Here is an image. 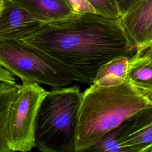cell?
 <instances>
[{"mask_svg": "<svg viewBox=\"0 0 152 152\" xmlns=\"http://www.w3.org/2000/svg\"><path fill=\"white\" fill-rule=\"evenodd\" d=\"M18 39L56 61L74 81L90 86L104 64L116 58H130L136 51L120 18L94 12H74L43 23Z\"/></svg>", "mask_w": 152, "mask_h": 152, "instance_id": "obj_1", "label": "cell"}, {"mask_svg": "<svg viewBox=\"0 0 152 152\" xmlns=\"http://www.w3.org/2000/svg\"><path fill=\"white\" fill-rule=\"evenodd\" d=\"M152 102L124 83L92 84L82 92L75 128V152H83L109 131Z\"/></svg>", "mask_w": 152, "mask_h": 152, "instance_id": "obj_2", "label": "cell"}, {"mask_svg": "<svg viewBox=\"0 0 152 152\" xmlns=\"http://www.w3.org/2000/svg\"><path fill=\"white\" fill-rule=\"evenodd\" d=\"M81 96L77 86L48 91L36 118L34 148L42 152H75V128Z\"/></svg>", "mask_w": 152, "mask_h": 152, "instance_id": "obj_3", "label": "cell"}, {"mask_svg": "<svg viewBox=\"0 0 152 152\" xmlns=\"http://www.w3.org/2000/svg\"><path fill=\"white\" fill-rule=\"evenodd\" d=\"M0 66L22 82L58 88L74 81L71 75L51 57L15 37L0 41Z\"/></svg>", "mask_w": 152, "mask_h": 152, "instance_id": "obj_4", "label": "cell"}, {"mask_svg": "<svg viewBox=\"0 0 152 152\" xmlns=\"http://www.w3.org/2000/svg\"><path fill=\"white\" fill-rule=\"evenodd\" d=\"M47 92L35 83L23 81L19 84L7 119V140L11 152H27L34 148L36 118Z\"/></svg>", "mask_w": 152, "mask_h": 152, "instance_id": "obj_5", "label": "cell"}, {"mask_svg": "<svg viewBox=\"0 0 152 152\" xmlns=\"http://www.w3.org/2000/svg\"><path fill=\"white\" fill-rule=\"evenodd\" d=\"M125 152H152V103L121 124Z\"/></svg>", "mask_w": 152, "mask_h": 152, "instance_id": "obj_6", "label": "cell"}, {"mask_svg": "<svg viewBox=\"0 0 152 152\" xmlns=\"http://www.w3.org/2000/svg\"><path fill=\"white\" fill-rule=\"evenodd\" d=\"M120 21L131 46L152 48V0L139 2Z\"/></svg>", "mask_w": 152, "mask_h": 152, "instance_id": "obj_7", "label": "cell"}, {"mask_svg": "<svg viewBox=\"0 0 152 152\" xmlns=\"http://www.w3.org/2000/svg\"><path fill=\"white\" fill-rule=\"evenodd\" d=\"M43 23L14 0H5L0 13V41L20 39Z\"/></svg>", "mask_w": 152, "mask_h": 152, "instance_id": "obj_8", "label": "cell"}, {"mask_svg": "<svg viewBox=\"0 0 152 152\" xmlns=\"http://www.w3.org/2000/svg\"><path fill=\"white\" fill-rule=\"evenodd\" d=\"M125 81L152 102V48L136 49L129 58Z\"/></svg>", "mask_w": 152, "mask_h": 152, "instance_id": "obj_9", "label": "cell"}, {"mask_svg": "<svg viewBox=\"0 0 152 152\" xmlns=\"http://www.w3.org/2000/svg\"><path fill=\"white\" fill-rule=\"evenodd\" d=\"M43 23L60 20L74 11L67 0H14Z\"/></svg>", "mask_w": 152, "mask_h": 152, "instance_id": "obj_10", "label": "cell"}, {"mask_svg": "<svg viewBox=\"0 0 152 152\" xmlns=\"http://www.w3.org/2000/svg\"><path fill=\"white\" fill-rule=\"evenodd\" d=\"M129 58L126 56L118 57L104 64L98 71L93 84L108 87L124 83Z\"/></svg>", "mask_w": 152, "mask_h": 152, "instance_id": "obj_11", "label": "cell"}, {"mask_svg": "<svg viewBox=\"0 0 152 152\" xmlns=\"http://www.w3.org/2000/svg\"><path fill=\"white\" fill-rule=\"evenodd\" d=\"M19 84L0 81V152H11L7 140V119L10 106Z\"/></svg>", "mask_w": 152, "mask_h": 152, "instance_id": "obj_12", "label": "cell"}, {"mask_svg": "<svg viewBox=\"0 0 152 152\" xmlns=\"http://www.w3.org/2000/svg\"><path fill=\"white\" fill-rule=\"evenodd\" d=\"M121 124L107 132L84 151L125 152L121 142Z\"/></svg>", "mask_w": 152, "mask_h": 152, "instance_id": "obj_13", "label": "cell"}, {"mask_svg": "<svg viewBox=\"0 0 152 152\" xmlns=\"http://www.w3.org/2000/svg\"><path fill=\"white\" fill-rule=\"evenodd\" d=\"M96 10V13L113 19L121 18L115 0H87Z\"/></svg>", "mask_w": 152, "mask_h": 152, "instance_id": "obj_14", "label": "cell"}, {"mask_svg": "<svg viewBox=\"0 0 152 152\" xmlns=\"http://www.w3.org/2000/svg\"><path fill=\"white\" fill-rule=\"evenodd\" d=\"M74 12H94L96 10L87 0H67Z\"/></svg>", "mask_w": 152, "mask_h": 152, "instance_id": "obj_15", "label": "cell"}, {"mask_svg": "<svg viewBox=\"0 0 152 152\" xmlns=\"http://www.w3.org/2000/svg\"><path fill=\"white\" fill-rule=\"evenodd\" d=\"M142 0H115L121 17L126 14L136 4Z\"/></svg>", "mask_w": 152, "mask_h": 152, "instance_id": "obj_16", "label": "cell"}, {"mask_svg": "<svg viewBox=\"0 0 152 152\" xmlns=\"http://www.w3.org/2000/svg\"><path fill=\"white\" fill-rule=\"evenodd\" d=\"M0 81L15 84L16 78L9 71L0 66Z\"/></svg>", "mask_w": 152, "mask_h": 152, "instance_id": "obj_17", "label": "cell"}, {"mask_svg": "<svg viewBox=\"0 0 152 152\" xmlns=\"http://www.w3.org/2000/svg\"><path fill=\"white\" fill-rule=\"evenodd\" d=\"M4 1L5 0H0V13L3 8V6H4Z\"/></svg>", "mask_w": 152, "mask_h": 152, "instance_id": "obj_18", "label": "cell"}]
</instances>
